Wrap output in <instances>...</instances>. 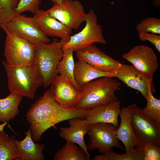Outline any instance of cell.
<instances>
[{
  "mask_svg": "<svg viewBox=\"0 0 160 160\" xmlns=\"http://www.w3.org/2000/svg\"><path fill=\"white\" fill-rule=\"evenodd\" d=\"M88 110L63 106L55 100L48 89L31 105L25 118L30 125L32 139L36 143L45 131L56 124L74 118L85 119Z\"/></svg>",
  "mask_w": 160,
  "mask_h": 160,
  "instance_id": "cell-1",
  "label": "cell"
},
{
  "mask_svg": "<svg viewBox=\"0 0 160 160\" xmlns=\"http://www.w3.org/2000/svg\"><path fill=\"white\" fill-rule=\"evenodd\" d=\"M113 78L101 77L82 87L80 99L75 108L89 110L117 100L115 93L120 90L121 84Z\"/></svg>",
  "mask_w": 160,
  "mask_h": 160,
  "instance_id": "cell-2",
  "label": "cell"
},
{
  "mask_svg": "<svg viewBox=\"0 0 160 160\" xmlns=\"http://www.w3.org/2000/svg\"><path fill=\"white\" fill-rule=\"evenodd\" d=\"M2 64L7 75L10 92L33 99L37 89L43 84L42 77L37 67L35 65L13 67L6 61Z\"/></svg>",
  "mask_w": 160,
  "mask_h": 160,
  "instance_id": "cell-3",
  "label": "cell"
},
{
  "mask_svg": "<svg viewBox=\"0 0 160 160\" xmlns=\"http://www.w3.org/2000/svg\"><path fill=\"white\" fill-rule=\"evenodd\" d=\"M36 44L34 65L37 68L43 80V87L50 85L58 76V64L63 58V44L56 38L49 44L41 43Z\"/></svg>",
  "mask_w": 160,
  "mask_h": 160,
  "instance_id": "cell-4",
  "label": "cell"
},
{
  "mask_svg": "<svg viewBox=\"0 0 160 160\" xmlns=\"http://www.w3.org/2000/svg\"><path fill=\"white\" fill-rule=\"evenodd\" d=\"M136 147L143 149L146 144L160 147V125L147 118L141 108L135 104L128 106Z\"/></svg>",
  "mask_w": 160,
  "mask_h": 160,
  "instance_id": "cell-5",
  "label": "cell"
},
{
  "mask_svg": "<svg viewBox=\"0 0 160 160\" xmlns=\"http://www.w3.org/2000/svg\"><path fill=\"white\" fill-rule=\"evenodd\" d=\"M3 29L6 34L4 55L8 64L16 67L34 65L36 44Z\"/></svg>",
  "mask_w": 160,
  "mask_h": 160,
  "instance_id": "cell-6",
  "label": "cell"
},
{
  "mask_svg": "<svg viewBox=\"0 0 160 160\" xmlns=\"http://www.w3.org/2000/svg\"><path fill=\"white\" fill-rule=\"evenodd\" d=\"M86 25L82 30L70 36L69 41L62 46V50L70 48L73 52L88 47L95 43L107 44L101 25L98 23L97 16L92 9L87 14Z\"/></svg>",
  "mask_w": 160,
  "mask_h": 160,
  "instance_id": "cell-7",
  "label": "cell"
},
{
  "mask_svg": "<svg viewBox=\"0 0 160 160\" xmlns=\"http://www.w3.org/2000/svg\"><path fill=\"white\" fill-rule=\"evenodd\" d=\"M117 128L113 124L107 123L89 125L87 133L90 143L87 145L88 151L98 149L100 153H105L112 151V148L113 147L124 150L115 135Z\"/></svg>",
  "mask_w": 160,
  "mask_h": 160,
  "instance_id": "cell-8",
  "label": "cell"
},
{
  "mask_svg": "<svg viewBox=\"0 0 160 160\" xmlns=\"http://www.w3.org/2000/svg\"><path fill=\"white\" fill-rule=\"evenodd\" d=\"M46 11L71 29H79L85 21L87 15L83 6L78 0H62L60 4L54 3Z\"/></svg>",
  "mask_w": 160,
  "mask_h": 160,
  "instance_id": "cell-9",
  "label": "cell"
},
{
  "mask_svg": "<svg viewBox=\"0 0 160 160\" xmlns=\"http://www.w3.org/2000/svg\"><path fill=\"white\" fill-rule=\"evenodd\" d=\"M4 28L33 44L50 41L47 36L40 29L33 17L17 14L2 29Z\"/></svg>",
  "mask_w": 160,
  "mask_h": 160,
  "instance_id": "cell-10",
  "label": "cell"
},
{
  "mask_svg": "<svg viewBox=\"0 0 160 160\" xmlns=\"http://www.w3.org/2000/svg\"><path fill=\"white\" fill-rule=\"evenodd\" d=\"M122 57L149 78H153L159 66L156 53L148 46H135Z\"/></svg>",
  "mask_w": 160,
  "mask_h": 160,
  "instance_id": "cell-11",
  "label": "cell"
},
{
  "mask_svg": "<svg viewBox=\"0 0 160 160\" xmlns=\"http://www.w3.org/2000/svg\"><path fill=\"white\" fill-rule=\"evenodd\" d=\"M77 58L102 71L112 73L124 64L106 54L93 44L76 52Z\"/></svg>",
  "mask_w": 160,
  "mask_h": 160,
  "instance_id": "cell-12",
  "label": "cell"
},
{
  "mask_svg": "<svg viewBox=\"0 0 160 160\" xmlns=\"http://www.w3.org/2000/svg\"><path fill=\"white\" fill-rule=\"evenodd\" d=\"M55 100L65 107L74 108L80 99L81 91L63 76L58 75L50 85Z\"/></svg>",
  "mask_w": 160,
  "mask_h": 160,
  "instance_id": "cell-13",
  "label": "cell"
},
{
  "mask_svg": "<svg viewBox=\"0 0 160 160\" xmlns=\"http://www.w3.org/2000/svg\"><path fill=\"white\" fill-rule=\"evenodd\" d=\"M33 17L40 29L47 36L60 38L59 41L63 46L69 41L72 29L48 14L46 10L39 9Z\"/></svg>",
  "mask_w": 160,
  "mask_h": 160,
  "instance_id": "cell-14",
  "label": "cell"
},
{
  "mask_svg": "<svg viewBox=\"0 0 160 160\" xmlns=\"http://www.w3.org/2000/svg\"><path fill=\"white\" fill-rule=\"evenodd\" d=\"M117 78L129 87L139 91L146 99L148 92L149 78L137 69L132 65L124 64L112 72Z\"/></svg>",
  "mask_w": 160,
  "mask_h": 160,
  "instance_id": "cell-15",
  "label": "cell"
},
{
  "mask_svg": "<svg viewBox=\"0 0 160 160\" xmlns=\"http://www.w3.org/2000/svg\"><path fill=\"white\" fill-rule=\"evenodd\" d=\"M121 111L120 101L117 100L88 110L85 119L89 125L107 123L111 124L117 127L119 125L118 118Z\"/></svg>",
  "mask_w": 160,
  "mask_h": 160,
  "instance_id": "cell-16",
  "label": "cell"
},
{
  "mask_svg": "<svg viewBox=\"0 0 160 160\" xmlns=\"http://www.w3.org/2000/svg\"><path fill=\"white\" fill-rule=\"evenodd\" d=\"M69 126L62 127L60 129L59 135L60 136L66 141H69L79 145L87 156L90 157L84 138L88 132L89 125L85 119L76 117L68 120Z\"/></svg>",
  "mask_w": 160,
  "mask_h": 160,
  "instance_id": "cell-17",
  "label": "cell"
},
{
  "mask_svg": "<svg viewBox=\"0 0 160 160\" xmlns=\"http://www.w3.org/2000/svg\"><path fill=\"white\" fill-rule=\"evenodd\" d=\"M25 133L26 136L23 139L19 141L16 139L15 140L18 150V160H45L42 153L45 145L34 142L29 129Z\"/></svg>",
  "mask_w": 160,
  "mask_h": 160,
  "instance_id": "cell-18",
  "label": "cell"
},
{
  "mask_svg": "<svg viewBox=\"0 0 160 160\" xmlns=\"http://www.w3.org/2000/svg\"><path fill=\"white\" fill-rule=\"evenodd\" d=\"M119 116L120 123L115 131L118 140L123 143L126 151L137 146V142L131 124V116L128 106L123 107Z\"/></svg>",
  "mask_w": 160,
  "mask_h": 160,
  "instance_id": "cell-19",
  "label": "cell"
},
{
  "mask_svg": "<svg viewBox=\"0 0 160 160\" xmlns=\"http://www.w3.org/2000/svg\"><path fill=\"white\" fill-rule=\"evenodd\" d=\"M73 76L76 83L81 88L89 82L101 77H115L112 73L101 71L79 59L74 64Z\"/></svg>",
  "mask_w": 160,
  "mask_h": 160,
  "instance_id": "cell-20",
  "label": "cell"
},
{
  "mask_svg": "<svg viewBox=\"0 0 160 160\" xmlns=\"http://www.w3.org/2000/svg\"><path fill=\"white\" fill-rule=\"evenodd\" d=\"M22 98L21 96L10 92L6 97L0 99V121L7 122L16 116Z\"/></svg>",
  "mask_w": 160,
  "mask_h": 160,
  "instance_id": "cell-21",
  "label": "cell"
},
{
  "mask_svg": "<svg viewBox=\"0 0 160 160\" xmlns=\"http://www.w3.org/2000/svg\"><path fill=\"white\" fill-rule=\"evenodd\" d=\"M66 143L55 153L54 160H90L84 151L75 143L66 141Z\"/></svg>",
  "mask_w": 160,
  "mask_h": 160,
  "instance_id": "cell-22",
  "label": "cell"
},
{
  "mask_svg": "<svg viewBox=\"0 0 160 160\" xmlns=\"http://www.w3.org/2000/svg\"><path fill=\"white\" fill-rule=\"evenodd\" d=\"M14 135H8L0 130V160H18V153Z\"/></svg>",
  "mask_w": 160,
  "mask_h": 160,
  "instance_id": "cell-23",
  "label": "cell"
},
{
  "mask_svg": "<svg viewBox=\"0 0 160 160\" xmlns=\"http://www.w3.org/2000/svg\"><path fill=\"white\" fill-rule=\"evenodd\" d=\"M62 58L59 62L57 68V72L71 82L78 89L81 90V88L76 83L74 78V67L73 58V51L70 49L63 50Z\"/></svg>",
  "mask_w": 160,
  "mask_h": 160,
  "instance_id": "cell-24",
  "label": "cell"
},
{
  "mask_svg": "<svg viewBox=\"0 0 160 160\" xmlns=\"http://www.w3.org/2000/svg\"><path fill=\"white\" fill-rule=\"evenodd\" d=\"M152 78L148 82L147 104L142 111L147 118L160 125V100L155 98L153 95L151 88Z\"/></svg>",
  "mask_w": 160,
  "mask_h": 160,
  "instance_id": "cell-25",
  "label": "cell"
},
{
  "mask_svg": "<svg viewBox=\"0 0 160 160\" xmlns=\"http://www.w3.org/2000/svg\"><path fill=\"white\" fill-rule=\"evenodd\" d=\"M144 149L136 147L126 151L124 154H119L113 151L94 157L93 160H144Z\"/></svg>",
  "mask_w": 160,
  "mask_h": 160,
  "instance_id": "cell-26",
  "label": "cell"
},
{
  "mask_svg": "<svg viewBox=\"0 0 160 160\" xmlns=\"http://www.w3.org/2000/svg\"><path fill=\"white\" fill-rule=\"evenodd\" d=\"M15 0H0V27L3 28L17 14Z\"/></svg>",
  "mask_w": 160,
  "mask_h": 160,
  "instance_id": "cell-27",
  "label": "cell"
},
{
  "mask_svg": "<svg viewBox=\"0 0 160 160\" xmlns=\"http://www.w3.org/2000/svg\"><path fill=\"white\" fill-rule=\"evenodd\" d=\"M135 28L138 33H151L160 34V19L154 17H148L143 19L138 23Z\"/></svg>",
  "mask_w": 160,
  "mask_h": 160,
  "instance_id": "cell-28",
  "label": "cell"
},
{
  "mask_svg": "<svg viewBox=\"0 0 160 160\" xmlns=\"http://www.w3.org/2000/svg\"><path fill=\"white\" fill-rule=\"evenodd\" d=\"M40 0H19L15 8L17 14L28 11L35 14L39 10Z\"/></svg>",
  "mask_w": 160,
  "mask_h": 160,
  "instance_id": "cell-29",
  "label": "cell"
},
{
  "mask_svg": "<svg viewBox=\"0 0 160 160\" xmlns=\"http://www.w3.org/2000/svg\"><path fill=\"white\" fill-rule=\"evenodd\" d=\"M144 160H160V147L146 144L144 147Z\"/></svg>",
  "mask_w": 160,
  "mask_h": 160,
  "instance_id": "cell-30",
  "label": "cell"
},
{
  "mask_svg": "<svg viewBox=\"0 0 160 160\" xmlns=\"http://www.w3.org/2000/svg\"><path fill=\"white\" fill-rule=\"evenodd\" d=\"M139 39L143 41H147L152 43L156 49L160 52V36L157 34L148 33H138Z\"/></svg>",
  "mask_w": 160,
  "mask_h": 160,
  "instance_id": "cell-31",
  "label": "cell"
},
{
  "mask_svg": "<svg viewBox=\"0 0 160 160\" xmlns=\"http://www.w3.org/2000/svg\"><path fill=\"white\" fill-rule=\"evenodd\" d=\"M7 124V122H4L3 123L0 124V130H4V128Z\"/></svg>",
  "mask_w": 160,
  "mask_h": 160,
  "instance_id": "cell-32",
  "label": "cell"
},
{
  "mask_svg": "<svg viewBox=\"0 0 160 160\" xmlns=\"http://www.w3.org/2000/svg\"><path fill=\"white\" fill-rule=\"evenodd\" d=\"M62 0H51L52 2L54 3L60 4Z\"/></svg>",
  "mask_w": 160,
  "mask_h": 160,
  "instance_id": "cell-33",
  "label": "cell"
},
{
  "mask_svg": "<svg viewBox=\"0 0 160 160\" xmlns=\"http://www.w3.org/2000/svg\"><path fill=\"white\" fill-rule=\"evenodd\" d=\"M17 2H18V1L19 0H15Z\"/></svg>",
  "mask_w": 160,
  "mask_h": 160,
  "instance_id": "cell-34",
  "label": "cell"
}]
</instances>
